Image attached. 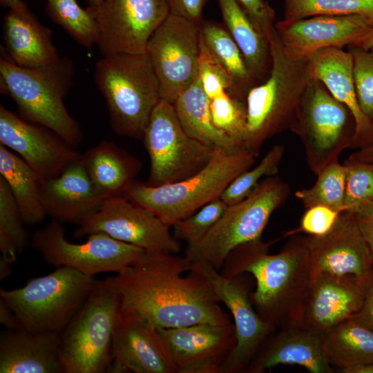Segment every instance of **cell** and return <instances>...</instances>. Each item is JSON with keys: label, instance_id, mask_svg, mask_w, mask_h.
Here are the masks:
<instances>
[{"label": "cell", "instance_id": "obj_1", "mask_svg": "<svg viewBox=\"0 0 373 373\" xmlns=\"http://www.w3.org/2000/svg\"><path fill=\"white\" fill-rule=\"evenodd\" d=\"M176 254L144 250L123 271L105 279L117 292L120 309L140 315L157 329L231 323L208 278Z\"/></svg>", "mask_w": 373, "mask_h": 373}, {"label": "cell", "instance_id": "obj_2", "mask_svg": "<svg viewBox=\"0 0 373 373\" xmlns=\"http://www.w3.org/2000/svg\"><path fill=\"white\" fill-rule=\"evenodd\" d=\"M272 243L260 238L239 245L230 252L219 271L227 278L250 273L256 287L249 298L259 316L276 328L302 327L313 278L304 237H292L276 254H269Z\"/></svg>", "mask_w": 373, "mask_h": 373}, {"label": "cell", "instance_id": "obj_3", "mask_svg": "<svg viewBox=\"0 0 373 373\" xmlns=\"http://www.w3.org/2000/svg\"><path fill=\"white\" fill-rule=\"evenodd\" d=\"M271 66L267 79L247 93V129L242 147L256 157L264 143L289 129L311 75L308 60L284 48L276 28L267 35Z\"/></svg>", "mask_w": 373, "mask_h": 373}, {"label": "cell", "instance_id": "obj_4", "mask_svg": "<svg viewBox=\"0 0 373 373\" xmlns=\"http://www.w3.org/2000/svg\"><path fill=\"white\" fill-rule=\"evenodd\" d=\"M75 71L74 63L67 57L35 68L19 66L4 55L0 59L1 92L15 102L19 115L50 129L76 149L82 143V131L64 101L73 86Z\"/></svg>", "mask_w": 373, "mask_h": 373}, {"label": "cell", "instance_id": "obj_5", "mask_svg": "<svg viewBox=\"0 0 373 373\" xmlns=\"http://www.w3.org/2000/svg\"><path fill=\"white\" fill-rule=\"evenodd\" d=\"M256 158L243 147L236 151L216 149L210 162L195 175L160 186L135 180L124 196L151 210L172 227L220 198L236 177L251 167Z\"/></svg>", "mask_w": 373, "mask_h": 373}, {"label": "cell", "instance_id": "obj_6", "mask_svg": "<svg viewBox=\"0 0 373 373\" xmlns=\"http://www.w3.org/2000/svg\"><path fill=\"white\" fill-rule=\"evenodd\" d=\"M95 81L105 99L114 132L142 139L151 113L161 99L147 52L102 56L95 64Z\"/></svg>", "mask_w": 373, "mask_h": 373}, {"label": "cell", "instance_id": "obj_7", "mask_svg": "<svg viewBox=\"0 0 373 373\" xmlns=\"http://www.w3.org/2000/svg\"><path fill=\"white\" fill-rule=\"evenodd\" d=\"M291 193L278 175L262 179L241 201L228 205L217 223L199 240L187 245L184 256L220 271L236 247L259 239L272 213Z\"/></svg>", "mask_w": 373, "mask_h": 373}, {"label": "cell", "instance_id": "obj_8", "mask_svg": "<svg viewBox=\"0 0 373 373\" xmlns=\"http://www.w3.org/2000/svg\"><path fill=\"white\" fill-rule=\"evenodd\" d=\"M97 280L68 267L32 278L20 287L0 289V299L14 312L22 329L61 332L82 306Z\"/></svg>", "mask_w": 373, "mask_h": 373}, {"label": "cell", "instance_id": "obj_9", "mask_svg": "<svg viewBox=\"0 0 373 373\" xmlns=\"http://www.w3.org/2000/svg\"><path fill=\"white\" fill-rule=\"evenodd\" d=\"M120 299L106 280L97 283L82 306L60 332L64 373L108 372Z\"/></svg>", "mask_w": 373, "mask_h": 373}, {"label": "cell", "instance_id": "obj_10", "mask_svg": "<svg viewBox=\"0 0 373 373\" xmlns=\"http://www.w3.org/2000/svg\"><path fill=\"white\" fill-rule=\"evenodd\" d=\"M290 131L300 140L308 166L317 175L352 149L356 125L350 109L311 77Z\"/></svg>", "mask_w": 373, "mask_h": 373}, {"label": "cell", "instance_id": "obj_11", "mask_svg": "<svg viewBox=\"0 0 373 373\" xmlns=\"http://www.w3.org/2000/svg\"><path fill=\"white\" fill-rule=\"evenodd\" d=\"M142 140L151 163L146 184L151 186L175 183L195 175L210 162L216 150L190 137L173 105L162 99L151 113Z\"/></svg>", "mask_w": 373, "mask_h": 373}, {"label": "cell", "instance_id": "obj_12", "mask_svg": "<svg viewBox=\"0 0 373 373\" xmlns=\"http://www.w3.org/2000/svg\"><path fill=\"white\" fill-rule=\"evenodd\" d=\"M32 246L48 264L68 267L91 277L100 273H120L144 251L102 232L90 234L83 243L70 242L61 222L55 219L35 231Z\"/></svg>", "mask_w": 373, "mask_h": 373}, {"label": "cell", "instance_id": "obj_13", "mask_svg": "<svg viewBox=\"0 0 373 373\" xmlns=\"http://www.w3.org/2000/svg\"><path fill=\"white\" fill-rule=\"evenodd\" d=\"M200 43V25L171 14L151 35L146 52L162 100L173 104L198 77Z\"/></svg>", "mask_w": 373, "mask_h": 373}, {"label": "cell", "instance_id": "obj_14", "mask_svg": "<svg viewBox=\"0 0 373 373\" xmlns=\"http://www.w3.org/2000/svg\"><path fill=\"white\" fill-rule=\"evenodd\" d=\"M74 236L81 238L102 232L147 251L178 254L181 245L165 224L151 210L124 196L104 200L78 223Z\"/></svg>", "mask_w": 373, "mask_h": 373}, {"label": "cell", "instance_id": "obj_15", "mask_svg": "<svg viewBox=\"0 0 373 373\" xmlns=\"http://www.w3.org/2000/svg\"><path fill=\"white\" fill-rule=\"evenodd\" d=\"M97 22L102 56L146 51L149 39L169 15L165 0H103L89 6Z\"/></svg>", "mask_w": 373, "mask_h": 373}, {"label": "cell", "instance_id": "obj_16", "mask_svg": "<svg viewBox=\"0 0 373 373\" xmlns=\"http://www.w3.org/2000/svg\"><path fill=\"white\" fill-rule=\"evenodd\" d=\"M191 269L208 278L219 301L229 309L233 320L236 343L224 364L222 373L245 372L260 347L276 328L257 313L240 276L225 277L204 263H192Z\"/></svg>", "mask_w": 373, "mask_h": 373}, {"label": "cell", "instance_id": "obj_17", "mask_svg": "<svg viewBox=\"0 0 373 373\" xmlns=\"http://www.w3.org/2000/svg\"><path fill=\"white\" fill-rule=\"evenodd\" d=\"M157 332L177 373H222L236 343L232 322L198 323Z\"/></svg>", "mask_w": 373, "mask_h": 373}, {"label": "cell", "instance_id": "obj_18", "mask_svg": "<svg viewBox=\"0 0 373 373\" xmlns=\"http://www.w3.org/2000/svg\"><path fill=\"white\" fill-rule=\"evenodd\" d=\"M0 144L15 151L40 181L59 175L82 154L50 129L0 106Z\"/></svg>", "mask_w": 373, "mask_h": 373}, {"label": "cell", "instance_id": "obj_19", "mask_svg": "<svg viewBox=\"0 0 373 373\" xmlns=\"http://www.w3.org/2000/svg\"><path fill=\"white\" fill-rule=\"evenodd\" d=\"M313 269L319 274L373 277V258L356 216L341 213L332 229L322 236L304 237Z\"/></svg>", "mask_w": 373, "mask_h": 373}, {"label": "cell", "instance_id": "obj_20", "mask_svg": "<svg viewBox=\"0 0 373 373\" xmlns=\"http://www.w3.org/2000/svg\"><path fill=\"white\" fill-rule=\"evenodd\" d=\"M373 25V17L362 15H318L300 20H280L275 28L286 51L308 60L327 48L352 46Z\"/></svg>", "mask_w": 373, "mask_h": 373}, {"label": "cell", "instance_id": "obj_21", "mask_svg": "<svg viewBox=\"0 0 373 373\" xmlns=\"http://www.w3.org/2000/svg\"><path fill=\"white\" fill-rule=\"evenodd\" d=\"M108 372L177 373L157 329L140 315L119 309Z\"/></svg>", "mask_w": 373, "mask_h": 373}, {"label": "cell", "instance_id": "obj_22", "mask_svg": "<svg viewBox=\"0 0 373 373\" xmlns=\"http://www.w3.org/2000/svg\"><path fill=\"white\" fill-rule=\"evenodd\" d=\"M371 278L327 274L314 276L304 307L302 327L323 334L354 318L362 307Z\"/></svg>", "mask_w": 373, "mask_h": 373}, {"label": "cell", "instance_id": "obj_23", "mask_svg": "<svg viewBox=\"0 0 373 373\" xmlns=\"http://www.w3.org/2000/svg\"><path fill=\"white\" fill-rule=\"evenodd\" d=\"M278 365H297L312 373H332L323 334L303 327L280 329L264 341L245 372L261 373Z\"/></svg>", "mask_w": 373, "mask_h": 373}, {"label": "cell", "instance_id": "obj_24", "mask_svg": "<svg viewBox=\"0 0 373 373\" xmlns=\"http://www.w3.org/2000/svg\"><path fill=\"white\" fill-rule=\"evenodd\" d=\"M308 64L311 77L321 82L351 111L356 125L352 149H359L369 144L373 137V121L362 113L358 105L350 51L336 47L324 48L313 54Z\"/></svg>", "mask_w": 373, "mask_h": 373}, {"label": "cell", "instance_id": "obj_25", "mask_svg": "<svg viewBox=\"0 0 373 373\" xmlns=\"http://www.w3.org/2000/svg\"><path fill=\"white\" fill-rule=\"evenodd\" d=\"M40 195L47 216L61 222L78 224L104 201L80 158L59 175L40 182Z\"/></svg>", "mask_w": 373, "mask_h": 373}, {"label": "cell", "instance_id": "obj_26", "mask_svg": "<svg viewBox=\"0 0 373 373\" xmlns=\"http://www.w3.org/2000/svg\"><path fill=\"white\" fill-rule=\"evenodd\" d=\"M59 343L60 332L6 329L0 337V372H64Z\"/></svg>", "mask_w": 373, "mask_h": 373}, {"label": "cell", "instance_id": "obj_27", "mask_svg": "<svg viewBox=\"0 0 373 373\" xmlns=\"http://www.w3.org/2000/svg\"><path fill=\"white\" fill-rule=\"evenodd\" d=\"M3 35L8 57L19 66L39 68L61 58L50 29L41 24L27 6L8 10L3 19Z\"/></svg>", "mask_w": 373, "mask_h": 373}, {"label": "cell", "instance_id": "obj_28", "mask_svg": "<svg viewBox=\"0 0 373 373\" xmlns=\"http://www.w3.org/2000/svg\"><path fill=\"white\" fill-rule=\"evenodd\" d=\"M88 175L102 199L124 196L140 171V162L112 142L103 140L81 155Z\"/></svg>", "mask_w": 373, "mask_h": 373}, {"label": "cell", "instance_id": "obj_29", "mask_svg": "<svg viewBox=\"0 0 373 373\" xmlns=\"http://www.w3.org/2000/svg\"><path fill=\"white\" fill-rule=\"evenodd\" d=\"M210 103L211 99L198 76L173 105L181 126L192 138L228 151L242 148L240 143L216 127L211 117Z\"/></svg>", "mask_w": 373, "mask_h": 373}, {"label": "cell", "instance_id": "obj_30", "mask_svg": "<svg viewBox=\"0 0 373 373\" xmlns=\"http://www.w3.org/2000/svg\"><path fill=\"white\" fill-rule=\"evenodd\" d=\"M224 25L237 43L255 82L266 79L271 66L269 40L237 0H217Z\"/></svg>", "mask_w": 373, "mask_h": 373}, {"label": "cell", "instance_id": "obj_31", "mask_svg": "<svg viewBox=\"0 0 373 373\" xmlns=\"http://www.w3.org/2000/svg\"><path fill=\"white\" fill-rule=\"evenodd\" d=\"M0 177L8 184L26 225L43 222L47 213L40 195V179L11 150L0 144Z\"/></svg>", "mask_w": 373, "mask_h": 373}, {"label": "cell", "instance_id": "obj_32", "mask_svg": "<svg viewBox=\"0 0 373 373\" xmlns=\"http://www.w3.org/2000/svg\"><path fill=\"white\" fill-rule=\"evenodd\" d=\"M323 345L329 364L340 369L373 362V331L354 318L323 333Z\"/></svg>", "mask_w": 373, "mask_h": 373}, {"label": "cell", "instance_id": "obj_33", "mask_svg": "<svg viewBox=\"0 0 373 373\" xmlns=\"http://www.w3.org/2000/svg\"><path fill=\"white\" fill-rule=\"evenodd\" d=\"M200 39L204 47L229 75L244 93L255 82L242 54L224 23L203 20L200 25Z\"/></svg>", "mask_w": 373, "mask_h": 373}, {"label": "cell", "instance_id": "obj_34", "mask_svg": "<svg viewBox=\"0 0 373 373\" xmlns=\"http://www.w3.org/2000/svg\"><path fill=\"white\" fill-rule=\"evenodd\" d=\"M46 1L47 15L76 42L88 50L97 45V25L89 8H82L76 0Z\"/></svg>", "mask_w": 373, "mask_h": 373}, {"label": "cell", "instance_id": "obj_35", "mask_svg": "<svg viewBox=\"0 0 373 373\" xmlns=\"http://www.w3.org/2000/svg\"><path fill=\"white\" fill-rule=\"evenodd\" d=\"M314 184L295 191V196L305 209L323 205L341 213L344 211L346 167L338 160L326 166L316 175Z\"/></svg>", "mask_w": 373, "mask_h": 373}, {"label": "cell", "instance_id": "obj_36", "mask_svg": "<svg viewBox=\"0 0 373 373\" xmlns=\"http://www.w3.org/2000/svg\"><path fill=\"white\" fill-rule=\"evenodd\" d=\"M25 223L10 190L0 177V251L1 257L13 263L28 244Z\"/></svg>", "mask_w": 373, "mask_h": 373}, {"label": "cell", "instance_id": "obj_37", "mask_svg": "<svg viewBox=\"0 0 373 373\" xmlns=\"http://www.w3.org/2000/svg\"><path fill=\"white\" fill-rule=\"evenodd\" d=\"M362 15L373 17V0H284L285 21L318 15Z\"/></svg>", "mask_w": 373, "mask_h": 373}, {"label": "cell", "instance_id": "obj_38", "mask_svg": "<svg viewBox=\"0 0 373 373\" xmlns=\"http://www.w3.org/2000/svg\"><path fill=\"white\" fill-rule=\"evenodd\" d=\"M346 184L343 212L361 216L373 209V164L344 161Z\"/></svg>", "mask_w": 373, "mask_h": 373}, {"label": "cell", "instance_id": "obj_39", "mask_svg": "<svg viewBox=\"0 0 373 373\" xmlns=\"http://www.w3.org/2000/svg\"><path fill=\"white\" fill-rule=\"evenodd\" d=\"M285 153L284 146L276 144L268 151L260 162L236 177L225 189L220 198L231 205L245 198L264 177L278 175Z\"/></svg>", "mask_w": 373, "mask_h": 373}, {"label": "cell", "instance_id": "obj_40", "mask_svg": "<svg viewBox=\"0 0 373 373\" xmlns=\"http://www.w3.org/2000/svg\"><path fill=\"white\" fill-rule=\"evenodd\" d=\"M210 110L216 127L242 146L247 129L245 100L225 92L211 99Z\"/></svg>", "mask_w": 373, "mask_h": 373}, {"label": "cell", "instance_id": "obj_41", "mask_svg": "<svg viewBox=\"0 0 373 373\" xmlns=\"http://www.w3.org/2000/svg\"><path fill=\"white\" fill-rule=\"evenodd\" d=\"M227 206L220 198L209 202L172 226L174 238L187 245L197 242L217 223Z\"/></svg>", "mask_w": 373, "mask_h": 373}, {"label": "cell", "instance_id": "obj_42", "mask_svg": "<svg viewBox=\"0 0 373 373\" xmlns=\"http://www.w3.org/2000/svg\"><path fill=\"white\" fill-rule=\"evenodd\" d=\"M198 76L202 88L210 99L225 92L244 99V93L235 84L227 72L209 54L202 41Z\"/></svg>", "mask_w": 373, "mask_h": 373}, {"label": "cell", "instance_id": "obj_43", "mask_svg": "<svg viewBox=\"0 0 373 373\" xmlns=\"http://www.w3.org/2000/svg\"><path fill=\"white\" fill-rule=\"evenodd\" d=\"M353 59L355 90L362 113L373 121V49L348 48Z\"/></svg>", "mask_w": 373, "mask_h": 373}, {"label": "cell", "instance_id": "obj_44", "mask_svg": "<svg viewBox=\"0 0 373 373\" xmlns=\"http://www.w3.org/2000/svg\"><path fill=\"white\" fill-rule=\"evenodd\" d=\"M341 212L323 205L306 209L299 227L288 233L289 235L304 232L310 236H322L329 232L337 222Z\"/></svg>", "mask_w": 373, "mask_h": 373}, {"label": "cell", "instance_id": "obj_45", "mask_svg": "<svg viewBox=\"0 0 373 373\" xmlns=\"http://www.w3.org/2000/svg\"><path fill=\"white\" fill-rule=\"evenodd\" d=\"M256 26L266 36L275 28V11L265 0H237Z\"/></svg>", "mask_w": 373, "mask_h": 373}, {"label": "cell", "instance_id": "obj_46", "mask_svg": "<svg viewBox=\"0 0 373 373\" xmlns=\"http://www.w3.org/2000/svg\"><path fill=\"white\" fill-rule=\"evenodd\" d=\"M169 14L200 25L204 20L203 10L209 0H165Z\"/></svg>", "mask_w": 373, "mask_h": 373}, {"label": "cell", "instance_id": "obj_47", "mask_svg": "<svg viewBox=\"0 0 373 373\" xmlns=\"http://www.w3.org/2000/svg\"><path fill=\"white\" fill-rule=\"evenodd\" d=\"M354 318L373 331V277L367 285L362 307Z\"/></svg>", "mask_w": 373, "mask_h": 373}, {"label": "cell", "instance_id": "obj_48", "mask_svg": "<svg viewBox=\"0 0 373 373\" xmlns=\"http://www.w3.org/2000/svg\"><path fill=\"white\" fill-rule=\"evenodd\" d=\"M356 218L373 258V209L366 214Z\"/></svg>", "mask_w": 373, "mask_h": 373}, {"label": "cell", "instance_id": "obj_49", "mask_svg": "<svg viewBox=\"0 0 373 373\" xmlns=\"http://www.w3.org/2000/svg\"><path fill=\"white\" fill-rule=\"evenodd\" d=\"M0 323L6 327V329H22L14 312L1 299H0Z\"/></svg>", "mask_w": 373, "mask_h": 373}, {"label": "cell", "instance_id": "obj_50", "mask_svg": "<svg viewBox=\"0 0 373 373\" xmlns=\"http://www.w3.org/2000/svg\"><path fill=\"white\" fill-rule=\"evenodd\" d=\"M347 162L373 164V138L371 142L352 153L346 160Z\"/></svg>", "mask_w": 373, "mask_h": 373}, {"label": "cell", "instance_id": "obj_51", "mask_svg": "<svg viewBox=\"0 0 373 373\" xmlns=\"http://www.w3.org/2000/svg\"><path fill=\"white\" fill-rule=\"evenodd\" d=\"M351 47L363 50L373 49V25L371 28ZM350 48V47H349Z\"/></svg>", "mask_w": 373, "mask_h": 373}, {"label": "cell", "instance_id": "obj_52", "mask_svg": "<svg viewBox=\"0 0 373 373\" xmlns=\"http://www.w3.org/2000/svg\"><path fill=\"white\" fill-rule=\"evenodd\" d=\"M340 370L343 373H373V362L358 363Z\"/></svg>", "mask_w": 373, "mask_h": 373}, {"label": "cell", "instance_id": "obj_53", "mask_svg": "<svg viewBox=\"0 0 373 373\" xmlns=\"http://www.w3.org/2000/svg\"><path fill=\"white\" fill-rule=\"evenodd\" d=\"M11 262L1 256L0 258V279L3 280L12 273Z\"/></svg>", "mask_w": 373, "mask_h": 373}, {"label": "cell", "instance_id": "obj_54", "mask_svg": "<svg viewBox=\"0 0 373 373\" xmlns=\"http://www.w3.org/2000/svg\"><path fill=\"white\" fill-rule=\"evenodd\" d=\"M0 3L9 10H18L27 6L22 0H0Z\"/></svg>", "mask_w": 373, "mask_h": 373}, {"label": "cell", "instance_id": "obj_55", "mask_svg": "<svg viewBox=\"0 0 373 373\" xmlns=\"http://www.w3.org/2000/svg\"><path fill=\"white\" fill-rule=\"evenodd\" d=\"M103 0H87L90 6H98Z\"/></svg>", "mask_w": 373, "mask_h": 373}]
</instances>
